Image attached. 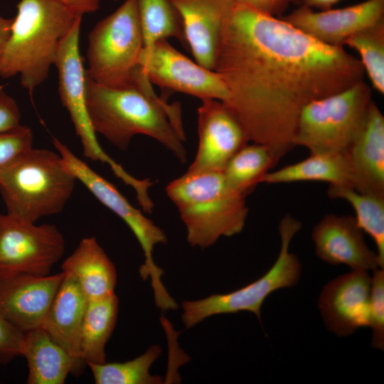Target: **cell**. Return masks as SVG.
Segmentation results:
<instances>
[{
	"label": "cell",
	"mask_w": 384,
	"mask_h": 384,
	"mask_svg": "<svg viewBox=\"0 0 384 384\" xmlns=\"http://www.w3.org/2000/svg\"><path fill=\"white\" fill-rule=\"evenodd\" d=\"M214 70L228 92L223 102L250 141L277 163L294 147L302 109L363 80L359 59L250 6L233 2L224 21Z\"/></svg>",
	"instance_id": "cell-1"
},
{
	"label": "cell",
	"mask_w": 384,
	"mask_h": 384,
	"mask_svg": "<svg viewBox=\"0 0 384 384\" xmlns=\"http://www.w3.org/2000/svg\"><path fill=\"white\" fill-rule=\"evenodd\" d=\"M86 102L95 132L116 147L125 150L134 136L143 134L186 161L180 107L158 96L141 67L128 83L118 87L97 83L86 74Z\"/></svg>",
	"instance_id": "cell-2"
},
{
	"label": "cell",
	"mask_w": 384,
	"mask_h": 384,
	"mask_svg": "<svg viewBox=\"0 0 384 384\" xmlns=\"http://www.w3.org/2000/svg\"><path fill=\"white\" fill-rule=\"evenodd\" d=\"M78 15L57 0H20L0 59V76L20 75L29 93L48 78Z\"/></svg>",
	"instance_id": "cell-3"
},
{
	"label": "cell",
	"mask_w": 384,
	"mask_h": 384,
	"mask_svg": "<svg viewBox=\"0 0 384 384\" xmlns=\"http://www.w3.org/2000/svg\"><path fill=\"white\" fill-rule=\"evenodd\" d=\"M166 192L178 209L192 247L207 248L221 237L240 233L245 226L246 196L228 184L223 171H187L171 181Z\"/></svg>",
	"instance_id": "cell-4"
},
{
	"label": "cell",
	"mask_w": 384,
	"mask_h": 384,
	"mask_svg": "<svg viewBox=\"0 0 384 384\" xmlns=\"http://www.w3.org/2000/svg\"><path fill=\"white\" fill-rule=\"evenodd\" d=\"M76 181L58 151L33 147L0 170V194L7 213L36 223L63 210Z\"/></svg>",
	"instance_id": "cell-5"
},
{
	"label": "cell",
	"mask_w": 384,
	"mask_h": 384,
	"mask_svg": "<svg viewBox=\"0 0 384 384\" xmlns=\"http://www.w3.org/2000/svg\"><path fill=\"white\" fill-rule=\"evenodd\" d=\"M370 102L371 90L363 80L309 102L299 114L294 146L305 147L310 154L345 152L360 131Z\"/></svg>",
	"instance_id": "cell-6"
},
{
	"label": "cell",
	"mask_w": 384,
	"mask_h": 384,
	"mask_svg": "<svg viewBox=\"0 0 384 384\" xmlns=\"http://www.w3.org/2000/svg\"><path fill=\"white\" fill-rule=\"evenodd\" d=\"M143 48L137 0H125L89 33L86 74L101 85H124L140 67Z\"/></svg>",
	"instance_id": "cell-7"
},
{
	"label": "cell",
	"mask_w": 384,
	"mask_h": 384,
	"mask_svg": "<svg viewBox=\"0 0 384 384\" xmlns=\"http://www.w3.org/2000/svg\"><path fill=\"white\" fill-rule=\"evenodd\" d=\"M301 228L300 221L289 215L280 220L279 253L274 264L260 278L231 292L182 302L181 319L185 329H191L213 315L242 311L253 313L260 320L261 307L265 299L276 290L296 285L301 277L302 265L297 255L289 250L293 237Z\"/></svg>",
	"instance_id": "cell-8"
},
{
	"label": "cell",
	"mask_w": 384,
	"mask_h": 384,
	"mask_svg": "<svg viewBox=\"0 0 384 384\" xmlns=\"http://www.w3.org/2000/svg\"><path fill=\"white\" fill-rule=\"evenodd\" d=\"M53 144L60 154L66 169L80 181L105 206L118 215L131 229L137 239L144 255V262L139 269L142 279L151 278L154 299L163 300L169 293L162 284L163 270L156 265L153 259L154 247L166 244V235L152 220L135 208L117 188L92 169L78 157L64 143L55 137Z\"/></svg>",
	"instance_id": "cell-9"
},
{
	"label": "cell",
	"mask_w": 384,
	"mask_h": 384,
	"mask_svg": "<svg viewBox=\"0 0 384 384\" xmlns=\"http://www.w3.org/2000/svg\"><path fill=\"white\" fill-rule=\"evenodd\" d=\"M82 18H78L63 39L57 53L54 65L58 75V95L80 140L84 156L107 164L117 178H123L127 171L102 149L89 116L86 102V70L79 47Z\"/></svg>",
	"instance_id": "cell-10"
},
{
	"label": "cell",
	"mask_w": 384,
	"mask_h": 384,
	"mask_svg": "<svg viewBox=\"0 0 384 384\" xmlns=\"http://www.w3.org/2000/svg\"><path fill=\"white\" fill-rule=\"evenodd\" d=\"M65 247L64 237L55 225H37L0 213V277L17 273L48 275Z\"/></svg>",
	"instance_id": "cell-11"
},
{
	"label": "cell",
	"mask_w": 384,
	"mask_h": 384,
	"mask_svg": "<svg viewBox=\"0 0 384 384\" xmlns=\"http://www.w3.org/2000/svg\"><path fill=\"white\" fill-rule=\"evenodd\" d=\"M139 65L152 84L199 98L225 102L228 92L215 70L193 61L177 50L168 40L156 43L142 55Z\"/></svg>",
	"instance_id": "cell-12"
},
{
	"label": "cell",
	"mask_w": 384,
	"mask_h": 384,
	"mask_svg": "<svg viewBox=\"0 0 384 384\" xmlns=\"http://www.w3.org/2000/svg\"><path fill=\"white\" fill-rule=\"evenodd\" d=\"M198 146L188 172L223 171L231 157L250 141L228 107L205 99L198 109Z\"/></svg>",
	"instance_id": "cell-13"
},
{
	"label": "cell",
	"mask_w": 384,
	"mask_h": 384,
	"mask_svg": "<svg viewBox=\"0 0 384 384\" xmlns=\"http://www.w3.org/2000/svg\"><path fill=\"white\" fill-rule=\"evenodd\" d=\"M371 277L364 270H352L331 280L319 297V309L327 329L337 336H351L369 326Z\"/></svg>",
	"instance_id": "cell-14"
},
{
	"label": "cell",
	"mask_w": 384,
	"mask_h": 384,
	"mask_svg": "<svg viewBox=\"0 0 384 384\" xmlns=\"http://www.w3.org/2000/svg\"><path fill=\"white\" fill-rule=\"evenodd\" d=\"M64 277L63 271L46 276L1 277L0 314L23 333L41 327Z\"/></svg>",
	"instance_id": "cell-15"
},
{
	"label": "cell",
	"mask_w": 384,
	"mask_h": 384,
	"mask_svg": "<svg viewBox=\"0 0 384 384\" xmlns=\"http://www.w3.org/2000/svg\"><path fill=\"white\" fill-rule=\"evenodd\" d=\"M282 18L318 41L343 46L349 36L384 19V0L320 11L301 5Z\"/></svg>",
	"instance_id": "cell-16"
},
{
	"label": "cell",
	"mask_w": 384,
	"mask_h": 384,
	"mask_svg": "<svg viewBox=\"0 0 384 384\" xmlns=\"http://www.w3.org/2000/svg\"><path fill=\"white\" fill-rule=\"evenodd\" d=\"M363 232L352 215H324L311 233L317 257L329 264H344L352 270L380 267L378 255L368 247Z\"/></svg>",
	"instance_id": "cell-17"
},
{
	"label": "cell",
	"mask_w": 384,
	"mask_h": 384,
	"mask_svg": "<svg viewBox=\"0 0 384 384\" xmlns=\"http://www.w3.org/2000/svg\"><path fill=\"white\" fill-rule=\"evenodd\" d=\"M183 26L187 48L195 60L214 70L222 27L232 0H169Z\"/></svg>",
	"instance_id": "cell-18"
},
{
	"label": "cell",
	"mask_w": 384,
	"mask_h": 384,
	"mask_svg": "<svg viewBox=\"0 0 384 384\" xmlns=\"http://www.w3.org/2000/svg\"><path fill=\"white\" fill-rule=\"evenodd\" d=\"M356 191L384 196V117L371 100L363 125L346 151Z\"/></svg>",
	"instance_id": "cell-19"
},
{
	"label": "cell",
	"mask_w": 384,
	"mask_h": 384,
	"mask_svg": "<svg viewBox=\"0 0 384 384\" xmlns=\"http://www.w3.org/2000/svg\"><path fill=\"white\" fill-rule=\"evenodd\" d=\"M64 273L41 327L83 368L80 339L87 299L74 277Z\"/></svg>",
	"instance_id": "cell-20"
},
{
	"label": "cell",
	"mask_w": 384,
	"mask_h": 384,
	"mask_svg": "<svg viewBox=\"0 0 384 384\" xmlns=\"http://www.w3.org/2000/svg\"><path fill=\"white\" fill-rule=\"evenodd\" d=\"M22 356L28 363V384H63L83 368L42 327L24 333Z\"/></svg>",
	"instance_id": "cell-21"
},
{
	"label": "cell",
	"mask_w": 384,
	"mask_h": 384,
	"mask_svg": "<svg viewBox=\"0 0 384 384\" xmlns=\"http://www.w3.org/2000/svg\"><path fill=\"white\" fill-rule=\"evenodd\" d=\"M61 269L74 277L87 301L114 293L116 268L95 237L82 239Z\"/></svg>",
	"instance_id": "cell-22"
},
{
	"label": "cell",
	"mask_w": 384,
	"mask_h": 384,
	"mask_svg": "<svg viewBox=\"0 0 384 384\" xmlns=\"http://www.w3.org/2000/svg\"><path fill=\"white\" fill-rule=\"evenodd\" d=\"M299 181H322L352 188L353 175L346 151L310 154L301 161L269 171L262 180L271 184Z\"/></svg>",
	"instance_id": "cell-23"
},
{
	"label": "cell",
	"mask_w": 384,
	"mask_h": 384,
	"mask_svg": "<svg viewBox=\"0 0 384 384\" xmlns=\"http://www.w3.org/2000/svg\"><path fill=\"white\" fill-rule=\"evenodd\" d=\"M118 310L115 293L87 301L80 339L81 358L87 365L106 362L105 345L116 325Z\"/></svg>",
	"instance_id": "cell-24"
},
{
	"label": "cell",
	"mask_w": 384,
	"mask_h": 384,
	"mask_svg": "<svg viewBox=\"0 0 384 384\" xmlns=\"http://www.w3.org/2000/svg\"><path fill=\"white\" fill-rule=\"evenodd\" d=\"M277 164L265 146L247 144L231 157L223 174L233 188L246 196Z\"/></svg>",
	"instance_id": "cell-25"
},
{
	"label": "cell",
	"mask_w": 384,
	"mask_h": 384,
	"mask_svg": "<svg viewBox=\"0 0 384 384\" xmlns=\"http://www.w3.org/2000/svg\"><path fill=\"white\" fill-rule=\"evenodd\" d=\"M142 55L159 41L174 38L187 47L181 18L169 0H137Z\"/></svg>",
	"instance_id": "cell-26"
},
{
	"label": "cell",
	"mask_w": 384,
	"mask_h": 384,
	"mask_svg": "<svg viewBox=\"0 0 384 384\" xmlns=\"http://www.w3.org/2000/svg\"><path fill=\"white\" fill-rule=\"evenodd\" d=\"M331 198L345 200L356 213L361 229L368 234L377 247L380 267H384V196L358 192L351 187L329 185Z\"/></svg>",
	"instance_id": "cell-27"
},
{
	"label": "cell",
	"mask_w": 384,
	"mask_h": 384,
	"mask_svg": "<svg viewBox=\"0 0 384 384\" xmlns=\"http://www.w3.org/2000/svg\"><path fill=\"white\" fill-rule=\"evenodd\" d=\"M161 353V347L152 345L143 354L126 362L87 366L96 384H160L161 377L151 375L149 370Z\"/></svg>",
	"instance_id": "cell-28"
},
{
	"label": "cell",
	"mask_w": 384,
	"mask_h": 384,
	"mask_svg": "<svg viewBox=\"0 0 384 384\" xmlns=\"http://www.w3.org/2000/svg\"><path fill=\"white\" fill-rule=\"evenodd\" d=\"M357 51L374 89L384 94V19L349 36L343 46Z\"/></svg>",
	"instance_id": "cell-29"
},
{
	"label": "cell",
	"mask_w": 384,
	"mask_h": 384,
	"mask_svg": "<svg viewBox=\"0 0 384 384\" xmlns=\"http://www.w3.org/2000/svg\"><path fill=\"white\" fill-rule=\"evenodd\" d=\"M369 326L372 329L371 346L384 348V270H373L371 277Z\"/></svg>",
	"instance_id": "cell-30"
},
{
	"label": "cell",
	"mask_w": 384,
	"mask_h": 384,
	"mask_svg": "<svg viewBox=\"0 0 384 384\" xmlns=\"http://www.w3.org/2000/svg\"><path fill=\"white\" fill-rule=\"evenodd\" d=\"M32 129L25 125L0 133V170L9 166L33 148Z\"/></svg>",
	"instance_id": "cell-31"
},
{
	"label": "cell",
	"mask_w": 384,
	"mask_h": 384,
	"mask_svg": "<svg viewBox=\"0 0 384 384\" xmlns=\"http://www.w3.org/2000/svg\"><path fill=\"white\" fill-rule=\"evenodd\" d=\"M24 333L19 331L0 314V363L6 364L22 356Z\"/></svg>",
	"instance_id": "cell-32"
},
{
	"label": "cell",
	"mask_w": 384,
	"mask_h": 384,
	"mask_svg": "<svg viewBox=\"0 0 384 384\" xmlns=\"http://www.w3.org/2000/svg\"><path fill=\"white\" fill-rule=\"evenodd\" d=\"M21 125V112L16 101L0 86V133Z\"/></svg>",
	"instance_id": "cell-33"
},
{
	"label": "cell",
	"mask_w": 384,
	"mask_h": 384,
	"mask_svg": "<svg viewBox=\"0 0 384 384\" xmlns=\"http://www.w3.org/2000/svg\"><path fill=\"white\" fill-rule=\"evenodd\" d=\"M235 3L250 6L256 10L277 17L280 16L292 3L298 0H232Z\"/></svg>",
	"instance_id": "cell-34"
},
{
	"label": "cell",
	"mask_w": 384,
	"mask_h": 384,
	"mask_svg": "<svg viewBox=\"0 0 384 384\" xmlns=\"http://www.w3.org/2000/svg\"><path fill=\"white\" fill-rule=\"evenodd\" d=\"M78 15L83 16L96 11L100 0H57Z\"/></svg>",
	"instance_id": "cell-35"
},
{
	"label": "cell",
	"mask_w": 384,
	"mask_h": 384,
	"mask_svg": "<svg viewBox=\"0 0 384 384\" xmlns=\"http://www.w3.org/2000/svg\"><path fill=\"white\" fill-rule=\"evenodd\" d=\"M13 22V18H6L0 15V59L3 48L7 41Z\"/></svg>",
	"instance_id": "cell-36"
},
{
	"label": "cell",
	"mask_w": 384,
	"mask_h": 384,
	"mask_svg": "<svg viewBox=\"0 0 384 384\" xmlns=\"http://www.w3.org/2000/svg\"><path fill=\"white\" fill-rule=\"evenodd\" d=\"M339 0H298L302 6L309 8H319L323 10L330 9L331 6Z\"/></svg>",
	"instance_id": "cell-37"
},
{
	"label": "cell",
	"mask_w": 384,
	"mask_h": 384,
	"mask_svg": "<svg viewBox=\"0 0 384 384\" xmlns=\"http://www.w3.org/2000/svg\"><path fill=\"white\" fill-rule=\"evenodd\" d=\"M114 1H117V0H114Z\"/></svg>",
	"instance_id": "cell-38"
}]
</instances>
